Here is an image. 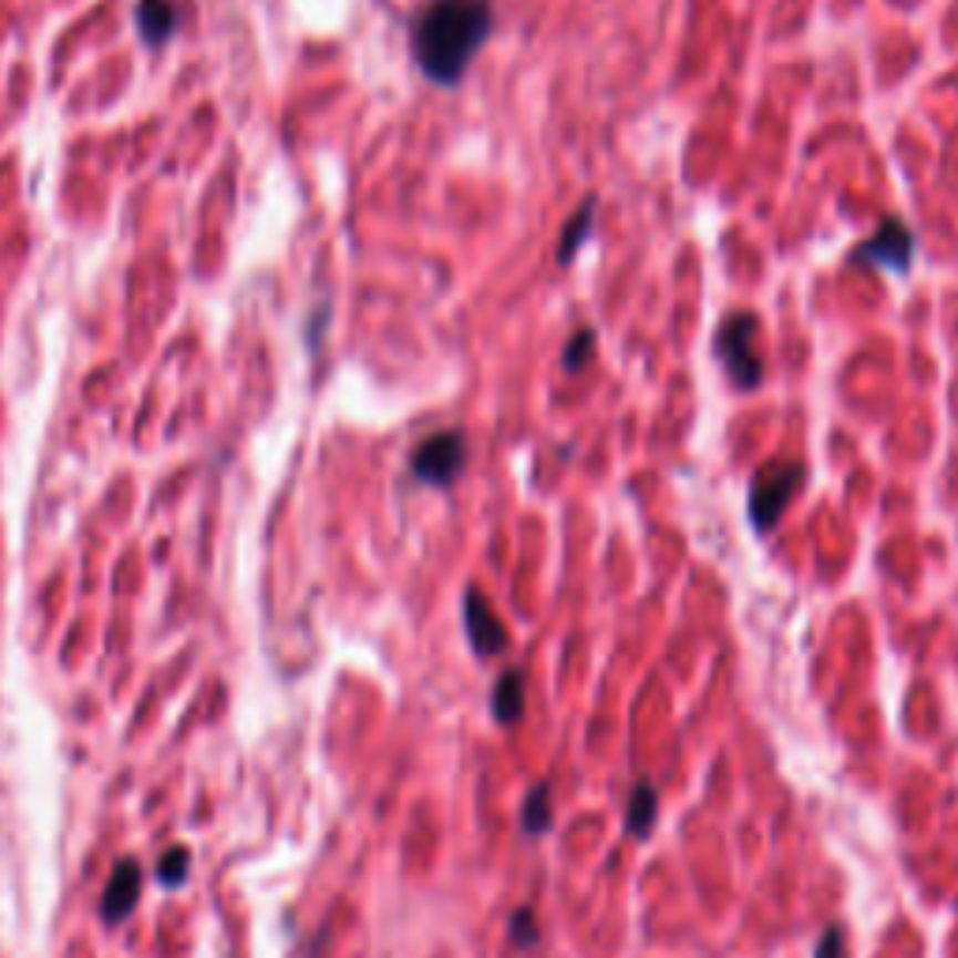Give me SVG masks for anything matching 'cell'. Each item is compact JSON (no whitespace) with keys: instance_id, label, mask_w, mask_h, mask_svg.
I'll return each instance as SVG.
<instances>
[{"instance_id":"2e32d148","label":"cell","mask_w":958,"mask_h":958,"mask_svg":"<svg viewBox=\"0 0 958 958\" xmlns=\"http://www.w3.org/2000/svg\"><path fill=\"white\" fill-rule=\"evenodd\" d=\"M816 958H846V933L838 925H827L816 944Z\"/></svg>"},{"instance_id":"30bf717a","label":"cell","mask_w":958,"mask_h":958,"mask_svg":"<svg viewBox=\"0 0 958 958\" xmlns=\"http://www.w3.org/2000/svg\"><path fill=\"white\" fill-rule=\"evenodd\" d=\"M659 820V790L648 783V779H640V783L633 786V794H629V808H626V832L633 838H648L651 827H656Z\"/></svg>"},{"instance_id":"277c9868","label":"cell","mask_w":958,"mask_h":958,"mask_svg":"<svg viewBox=\"0 0 958 958\" xmlns=\"http://www.w3.org/2000/svg\"><path fill=\"white\" fill-rule=\"evenodd\" d=\"M468 461V442L461 431H439L423 439L412 453V476L428 487H453Z\"/></svg>"},{"instance_id":"4fadbf2b","label":"cell","mask_w":958,"mask_h":958,"mask_svg":"<svg viewBox=\"0 0 958 958\" xmlns=\"http://www.w3.org/2000/svg\"><path fill=\"white\" fill-rule=\"evenodd\" d=\"M509 940L517 947H539V925H536V910L532 906H517L509 917Z\"/></svg>"},{"instance_id":"9a60e30c","label":"cell","mask_w":958,"mask_h":958,"mask_svg":"<svg viewBox=\"0 0 958 958\" xmlns=\"http://www.w3.org/2000/svg\"><path fill=\"white\" fill-rule=\"evenodd\" d=\"M187 865H192V854H187L184 846H173V851L165 854L162 862H157V880H162L165 887H176V884H184V876H187Z\"/></svg>"},{"instance_id":"6da1fadb","label":"cell","mask_w":958,"mask_h":958,"mask_svg":"<svg viewBox=\"0 0 958 958\" xmlns=\"http://www.w3.org/2000/svg\"><path fill=\"white\" fill-rule=\"evenodd\" d=\"M495 27L491 0H434L412 27V53L423 75L439 86H457Z\"/></svg>"},{"instance_id":"8fae6325","label":"cell","mask_w":958,"mask_h":958,"mask_svg":"<svg viewBox=\"0 0 958 958\" xmlns=\"http://www.w3.org/2000/svg\"><path fill=\"white\" fill-rule=\"evenodd\" d=\"M550 827H555V805H550V783L543 779V783H536L528 790L525 797V813H521V832L539 838L547 835Z\"/></svg>"},{"instance_id":"8992f818","label":"cell","mask_w":958,"mask_h":958,"mask_svg":"<svg viewBox=\"0 0 958 958\" xmlns=\"http://www.w3.org/2000/svg\"><path fill=\"white\" fill-rule=\"evenodd\" d=\"M464 629H468L472 651H476L480 659H495L509 648L506 626H502V618L495 615V607L483 599L480 588L464 591Z\"/></svg>"},{"instance_id":"7a4b0ae2","label":"cell","mask_w":958,"mask_h":958,"mask_svg":"<svg viewBox=\"0 0 958 958\" xmlns=\"http://www.w3.org/2000/svg\"><path fill=\"white\" fill-rule=\"evenodd\" d=\"M805 483L802 461H772L749 483V521L756 532H772Z\"/></svg>"},{"instance_id":"52a82bcc","label":"cell","mask_w":958,"mask_h":958,"mask_svg":"<svg viewBox=\"0 0 958 958\" xmlns=\"http://www.w3.org/2000/svg\"><path fill=\"white\" fill-rule=\"evenodd\" d=\"M140 895H143V868L135 857H124V862H116L113 876H109V887L102 895V917L105 921H124L135 910Z\"/></svg>"},{"instance_id":"3957f363","label":"cell","mask_w":958,"mask_h":958,"mask_svg":"<svg viewBox=\"0 0 958 958\" xmlns=\"http://www.w3.org/2000/svg\"><path fill=\"white\" fill-rule=\"evenodd\" d=\"M756 333H760V319L753 311L727 315L723 326H719V333H715V356L723 360L730 382L745 393L756 390L760 379H764V360H760V352L753 349Z\"/></svg>"},{"instance_id":"7c38bea8","label":"cell","mask_w":958,"mask_h":958,"mask_svg":"<svg viewBox=\"0 0 958 958\" xmlns=\"http://www.w3.org/2000/svg\"><path fill=\"white\" fill-rule=\"evenodd\" d=\"M591 222H596V199H588L577 214L569 217L566 233H562V244H558V262L562 266H569L573 259H577L580 244H585L588 233H591Z\"/></svg>"},{"instance_id":"ba28073f","label":"cell","mask_w":958,"mask_h":958,"mask_svg":"<svg viewBox=\"0 0 958 958\" xmlns=\"http://www.w3.org/2000/svg\"><path fill=\"white\" fill-rule=\"evenodd\" d=\"M528 693H525V670L509 667L506 674L495 681V697H491V711L502 727H517L521 715H525Z\"/></svg>"},{"instance_id":"9c48e42d","label":"cell","mask_w":958,"mask_h":958,"mask_svg":"<svg viewBox=\"0 0 958 958\" xmlns=\"http://www.w3.org/2000/svg\"><path fill=\"white\" fill-rule=\"evenodd\" d=\"M135 23H140L143 42L162 45L165 38L176 31V23H181V12H176L173 0H140V8H135Z\"/></svg>"},{"instance_id":"5bb4252c","label":"cell","mask_w":958,"mask_h":958,"mask_svg":"<svg viewBox=\"0 0 958 958\" xmlns=\"http://www.w3.org/2000/svg\"><path fill=\"white\" fill-rule=\"evenodd\" d=\"M591 352H596V330H577L569 338L566 356H562V368H566L569 374H577L591 360Z\"/></svg>"},{"instance_id":"5b68a950","label":"cell","mask_w":958,"mask_h":958,"mask_svg":"<svg viewBox=\"0 0 958 958\" xmlns=\"http://www.w3.org/2000/svg\"><path fill=\"white\" fill-rule=\"evenodd\" d=\"M914 251H917V236L906 229L898 217H887V222L876 229L873 240H865L862 248L851 251L854 266H884L892 274H906L914 266Z\"/></svg>"}]
</instances>
